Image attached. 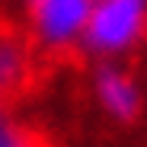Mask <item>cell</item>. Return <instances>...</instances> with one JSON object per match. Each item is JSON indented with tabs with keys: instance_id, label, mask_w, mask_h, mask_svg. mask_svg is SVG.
<instances>
[{
	"instance_id": "6da1fadb",
	"label": "cell",
	"mask_w": 147,
	"mask_h": 147,
	"mask_svg": "<svg viewBox=\"0 0 147 147\" xmlns=\"http://www.w3.org/2000/svg\"><path fill=\"white\" fill-rule=\"evenodd\" d=\"M147 38V0H96L83 48L96 58H121Z\"/></svg>"
},
{
	"instance_id": "7a4b0ae2",
	"label": "cell",
	"mask_w": 147,
	"mask_h": 147,
	"mask_svg": "<svg viewBox=\"0 0 147 147\" xmlns=\"http://www.w3.org/2000/svg\"><path fill=\"white\" fill-rule=\"evenodd\" d=\"M90 0H32L29 3V32L45 51H64L83 42L90 22Z\"/></svg>"
},
{
	"instance_id": "3957f363",
	"label": "cell",
	"mask_w": 147,
	"mask_h": 147,
	"mask_svg": "<svg viewBox=\"0 0 147 147\" xmlns=\"http://www.w3.org/2000/svg\"><path fill=\"white\" fill-rule=\"evenodd\" d=\"M93 96L99 109L115 121H134L144 109V93L138 80L118 64H102L93 74Z\"/></svg>"
},
{
	"instance_id": "277c9868",
	"label": "cell",
	"mask_w": 147,
	"mask_h": 147,
	"mask_svg": "<svg viewBox=\"0 0 147 147\" xmlns=\"http://www.w3.org/2000/svg\"><path fill=\"white\" fill-rule=\"evenodd\" d=\"M29 74V51L13 35H0V96L22 86Z\"/></svg>"
},
{
	"instance_id": "5b68a950",
	"label": "cell",
	"mask_w": 147,
	"mask_h": 147,
	"mask_svg": "<svg viewBox=\"0 0 147 147\" xmlns=\"http://www.w3.org/2000/svg\"><path fill=\"white\" fill-rule=\"evenodd\" d=\"M0 147H35V141H32V134L22 125H16L7 112H0Z\"/></svg>"
}]
</instances>
